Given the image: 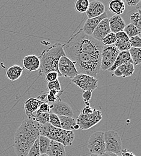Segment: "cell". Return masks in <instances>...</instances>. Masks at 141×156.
Wrapping results in <instances>:
<instances>
[{"instance_id": "cell-1", "label": "cell", "mask_w": 141, "mask_h": 156, "mask_svg": "<svg viewBox=\"0 0 141 156\" xmlns=\"http://www.w3.org/2000/svg\"><path fill=\"white\" fill-rule=\"evenodd\" d=\"M103 47L100 41L86 35L82 29L73 33L68 41L63 44L65 55L74 63L78 73L94 78L100 71Z\"/></svg>"}, {"instance_id": "cell-2", "label": "cell", "mask_w": 141, "mask_h": 156, "mask_svg": "<svg viewBox=\"0 0 141 156\" xmlns=\"http://www.w3.org/2000/svg\"><path fill=\"white\" fill-rule=\"evenodd\" d=\"M41 124L31 119H26L16 130L14 137V148L18 156H28L29 150L40 136Z\"/></svg>"}, {"instance_id": "cell-3", "label": "cell", "mask_w": 141, "mask_h": 156, "mask_svg": "<svg viewBox=\"0 0 141 156\" xmlns=\"http://www.w3.org/2000/svg\"><path fill=\"white\" fill-rule=\"evenodd\" d=\"M62 56L65 55L63 50V44L61 43H55L43 50L38 57L40 60L39 75L45 76L51 72H56L60 75L58 69V63Z\"/></svg>"}, {"instance_id": "cell-4", "label": "cell", "mask_w": 141, "mask_h": 156, "mask_svg": "<svg viewBox=\"0 0 141 156\" xmlns=\"http://www.w3.org/2000/svg\"><path fill=\"white\" fill-rule=\"evenodd\" d=\"M40 135L61 143L64 147L72 145L75 139V134L73 131H67L61 128L54 127L49 122L41 125Z\"/></svg>"}, {"instance_id": "cell-5", "label": "cell", "mask_w": 141, "mask_h": 156, "mask_svg": "<svg viewBox=\"0 0 141 156\" xmlns=\"http://www.w3.org/2000/svg\"><path fill=\"white\" fill-rule=\"evenodd\" d=\"M120 52L114 44L103 46L101 54L100 70L104 72L111 68Z\"/></svg>"}, {"instance_id": "cell-6", "label": "cell", "mask_w": 141, "mask_h": 156, "mask_svg": "<svg viewBox=\"0 0 141 156\" xmlns=\"http://www.w3.org/2000/svg\"><path fill=\"white\" fill-rule=\"evenodd\" d=\"M105 152H109L119 156L122 151L121 137L114 130H108L104 133Z\"/></svg>"}, {"instance_id": "cell-7", "label": "cell", "mask_w": 141, "mask_h": 156, "mask_svg": "<svg viewBox=\"0 0 141 156\" xmlns=\"http://www.w3.org/2000/svg\"><path fill=\"white\" fill-rule=\"evenodd\" d=\"M102 113L100 111L94 109L93 112L89 114H82L77 118L76 122L79 129L86 130L91 129L98 124L102 119Z\"/></svg>"}, {"instance_id": "cell-8", "label": "cell", "mask_w": 141, "mask_h": 156, "mask_svg": "<svg viewBox=\"0 0 141 156\" xmlns=\"http://www.w3.org/2000/svg\"><path fill=\"white\" fill-rule=\"evenodd\" d=\"M88 148L91 154L101 156L105 153L104 132H97L91 135L88 142Z\"/></svg>"}, {"instance_id": "cell-9", "label": "cell", "mask_w": 141, "mask_h": 156, "mask_svg": "<svg viewBox=\"0 0 141 156\" xmlns=\"http://www.w3.org/2000/svg\"><path fill=\"white\" fill-rule=\"evenodd\" d=\"M72 82L78 86L83 91H89L93 92L97 88L98 80L85 74H78L72 79Z\"/></svg>"}, {"instance_id": "cell-10", "label": "cell", "mask_w": 141, "mask_h": 156, "mask_svg": "<svg viewBox=\"0 0 141 156\" xmlns=\"http://www.w3.org/2000/svg\"><path fill=\"white\" fill-rule=\"evenodd\" d=\"M58 69L61 77L72 79L79 74L74 63L66 56L61 57L58 63Z\"/></svg>"}, {"instance_id": "cell-11", "label": "cell", "mask_w": 141, "mask_h": 156, "mask_svg": "<svg viewBox=\"0 0 141 156\" xmlns=\"http://www.w3.org/2000/svg\"><path fill=\"white\" fill-rule=\"evenodd\" d=\"M50 105V113L56 114L58 116H65L73 117L74 115L73 111L71 107L66 103L61 100L55 103H52Z\"/></svg>"}, {"instance_id": "cell-12", "label": "cell", "mask_w": 141, "mask_h": 156, "mask_svg": "<svg viewBox=\"0 0 141 156\" xmlns=\"http://www.w3.org/2000/svg\"><path fill=\"white\" fill-rule=\"evenodd\" d=\"M111 33V31L109 24V19L105 18L102 20L98 24L93 33L91 37L93 39L101 42L102 39Z\"/></svg>"}, {"instance_id": "cell-13", "label": "cell", "mask_w": 141, "mask_h": 156, "mask_svg": "<svg viewBox=\"0 0 141 156\" xmlns=\"http://www.w3.org/2000/svg\"><path fill=\"white\" fill-rule=\"evenodd\" d=\"M44 103L37 98H30L24 103L25 114L28 119H34V114L39 110L41 105Z\"/></svg>"}, {"instance_id": "cell-14", "label": "cell", "mask_w": 141, "mask_h": 156, "mask_svg": "<svg viewBox=\"0 0 141 156\" xmlns=\"http://www.w3.org/2000/svg\"><path fill=\"white\" fill-rule=\"evenodd\" d=\"M104 12V5L99 1H93L90 2L86 15L88 19H90L100 16Z\"/></svg>"}, {"instance_id": "cell-15", "label": "cell", "mask_w": 141, "mask_h": 156, "mask_svg": "<svg viewBox=\"0 0 141 156\" xmlns=\"http://www.w3.org/2000/svg\"><path fill=\"white\" fill-rule=\"evenodd\" d=\"M108 18V15L106 12L102 14L100 16L88 19L85 22L83 28L82 29L83 32L89 36H91L93 33L94 32V30L98 25V24L102 20Z\"/></svg>"}, {"instance_id": "cell-16", "label": "cell", "mask_w": 141, "mask_h": 156, "mask_svg": "<svg viewBox=\"0 0 141 156\" xmlns=\"http://www.w3.org/2000/svg\"><path fill=\"white\" fill-rule=\"evenodd\" d=\"M109 24L111 33L116 34L122 31L126 24L120 15H114L109 19Z\"/></svg>"}, {"instance_id": "cell-17", "label": "cell", "mask_w": 141, "mask_h": 156, "mask_svg": "<svg viewBox=\"0 0 141 156\" xmlns=\"http://www.w3.org/2000/svg\"><path fill=\"white\" fill-rule=\"evenodd\" d=\"M25 69L29 72L39 70L40 67V60L38 57L34 55H30L25 57L22 61Z\"/></svg>"}, {"instance_id": "cell-18", "label": "cell", "mask_w": 141, "mask_h": 156, "mask_svg": "<svg viewBox=\"0 0 141 156\" xmlns=\"http://www.w3.org/2000/svg\"><path fill=\"white\" fill-rule=\"evenodd\" d=\"M135 72L134 65L132 63H126L119 66L113 72V75L117 77L126 78L132 76Z\"/></svg>"}, {"instance_id": "cell-19", "label": "cell", "mask_w": 141, "mask_h": 156, "mask_svg": "<svg viewBox=\"0 0 141 156\" xmlns=\"http://www.w3.org/2000/svg\"><path fill=\"white\" fill-rule=\"evenodd\" d=\"M126 63H132L133 64L132 60L130 57V54L129 51H123V52H120L116 59L114 64L113 66L109 68L108 71L109 72H114V71L118 68L119 66L121 65H123Z\"/></svg>"}, {"instance_id": "cell-20", "label": "cell", "mask_w": 141, "mask_h": 156, "mask_svg": "<svg viewBox=\"0 0 141 156\" xmlns=\"http://www.w3.org/2000/svg\"><path fill=\"white\" fill-rule=\"evenodd\" d=\"M46 154L48 156H65V147L61 143L51 140Z\"/></svg>"}, {"instance_id": "cell-21", "label": "cell", "mask_w": 141, "mask_h": 156, "mask_svg": "<svg viewBox=\"0 0 141 156\" xmlns=\"http://www.w3.org/2000/svg\"><path fill=\"white\" fill-rule=\"evenodd\" d=\"M125 3L121 0L111 1L108 5L109 11L116 15L122 14L125 10Z\"/></svg>"}, {"instance_id": "cell-22", "label": "cell", "mask_w": 141, "mask_h": 156, "mask_svg": "<svg viewBox=\"0 0 141 156\" xmlns=\"http://www.w3.org/2000/svg\"><path fill=\"white\" fill-rule=\"evenodd\" d=\"M23 68L18 65H13L10 67L6 71V76L10 80L15 81L21 77L23 73Z\"/></svg>"}, {"instance_id": "cell-23", "label": "cell", "mask_w": 141, "mask_h": 156, "mask_svg": "<svg viewBox=\"0 0 141 156\" xmlns=\"http://www.w3.org/2000/svg\"><path fill=\"white\" fill-rule=\"evenodd\" d=\"M60 121L61 129L67 130H74V127L77 124L76 119L73 117L58 116Z\"/></svg>"}, {"instance_id": "cell-24", "label": "cell", "mask_w": 141, "mask_h": 156, "mask_svg": "<svg viewBox=\"0 0 141 156\" xmlns=\"http://www.w3.org/2000/svg\"><path fill=\"white\" fill-rule=\"evenodd\" d=\"M123 31L127 34L129 39L136 36L141 37V30H139L137 27L131 23L125 27Z\"/></svg>"}, {"instance_id": "cell-25", "label": "cell", "mask_w": 141, "mask_h": 156, "mask_svg": "<svg viewBox=\"0 0 141 156\" xmlns=\"http://www.w3.org/2000/svg\"><path fill=\"white\" fill-rule=\"evenodd\" d=\"M130 55L133 62V64L135 66L139 65L141 62V48H131L129 50Z\"/></svg>"}, {"instance_id": "cell-26", "label": "cell", "mask_w": 141, "mask_h": 156, "mask_svg": "<svg viewBox=\"0 0 141 156\" xmlns=\"http://www.w3.org/2000/svg\"><path fill=\"white\" fill-rule=\"evenodd\" d=\"M38 139H39L41 154H46V152L50 145L51 140L48 138L47 137L41 136V135H40V136L39 137Z\"/></svg>"}, {"instance_id": "cell-27", "label": "cell", "mask_w": 141, "mask_h": 156, "mask_svg": "<svg viewBox=\"0 0 141 156\" xmlns=\"http://www.w3.org/2000/svg\"><path fill=\"white\" fill-rule=\"evenodd\" d=\"M62 91H56V90H50L48 92L47 94V101L50 103H55L57 101H61L60 96Z\"/></svg>"}, {"instance_id": "cell-28", "label": "cell", "mask_w": 141, "mask_h": 156, "mask_svg": "<svg viewBox=\"0 0 141 156\" xmlns=\"http://www.w3.org/2000/svg\"><path fill=\"white\" fill-rule=\"evenodd\" d=\"M89 4L90 2L88 0H78L75 3V7L76 10L79 13H86Z\"/></svg>"}, {"instance_id": "cell-29", "label": "cell", "mask_w": 141, "mask_h": 156, "mask_svg": "<svg viewBox=\"0 0 141 156\" xmlns=\"http://www.w3.org/2000/svg\"><path fill=\"white\" fill-rule=\"evenodd\" d=\"M50 113H35L33 120L36 121L41 125L49 122Z\"/></svg>"}, {"instance_id": "cell-30", "label": "cell", "mask_w": 141, "mask_h": 156, "mask_svg": "<svg viewBox=\"0 0 141 156\" xmlns=\"http://www.w3.org/2000/svg\"><path fill=\"white\" fill-rule=\"evenodd\" d=\"M114 45L120 52L127 51L132 48L129 41H123L117 39Z\"/></svg>"}, {"instance_id": "cell-31", "label": "cell", "mask_w": 141, "mask_h": 156, "mask_svg": "<svg viewBox=\"0 0 141 156\" xmlns=\"http://www.w3.org/2000/svg\"><path fill=\"white\" fill-rule=\"evenodd\" d=\"M116 41L117 38L115 34L112 33H111L102 39L101 43L103 46H110L114 44Z\"/></svg>"}, {"instance_id": "cell-32", "label": "cell", "mask_w": 141, "mask_h": 156, "mask_svg": "<svg viewBox=\"0 0 141 156\" xmlns=\"http://www.w3.org/2000/svg\"><path fill=\"white\" fill-rule=\"evenodd\" d=\"M141 13L139 12H136L133 13L130 16V20L131 21V23L137 27L139 30L141 28Z\"/></svg>"}, {"instance_id": "cell-33", "label": "cell", "mask_w": 141, "mask_h": 156, "mask_svg": "<svg viewBox=\"0 0 141 156\" xmlns=\"http://www.w3.org/2000/svg\"><path fill=\"white\" fill-rule=\"evenodd\" d=\"M41 154L39 139H37L30 148L28 156H40Z\"/></svg>"}, {"instance_id": "cell-34", "label": "cell", "mask_w": 141, "mask_h": 156, "mask_svg": "<svg viewBox=\"0 0 141 156\" xmlns=\"http://www.w3.org/2000/svg\"><path fill=\"white\" fill-rule=\"evenodd\" d=\"M49 123L53 127L56 128H61L60 121L58 115L56 114L50 113Z\"/></svg>"}, {"instance_id": "cell-35", "label": "cell", "mask_w": 141, "mask_h": 156, "mask_svg": "<svg viewBox=\"0 0 141 156\" xmlns=\"http://www.w3.org/2000/svg\"><path fill=\"white\" fill-rule=\"evenodd\" d=\"M48 89L49 91L50 90H56V91H61V85L59 80L58 79L52 81V82H49L47 85Z\"/></svg>"}, {"instance_id": "cell-36", "label": "cell", "mask_w": 141, "mask_h": 156, "mask_svg": "<svg viewBox=\"0 0 141 156\" xmlns=\"http://www.w3.org/2000/svg\"><path fill=\"white\" fill-rule=\"evenodd\" d=\"M129 42L130 43L132 48H141V37L138 36L130 38Z\"/></svg>"}, {"instance_id": "cell-37", "label": "cell", "mask_w": 141, "mask_h": 156, "mask_svg": "<svg viewBox=\"0 0 141 156\" xmlns=\"http://www.w3.org/2000/svg\"><path fill=\"white\" fill-rule=\"evenodd\" d=\"M50 111L51 108L49 104L47 102H44L41 105L39 110L36 113H50Z\"/></svg>"}, {"instance_id": "cell-38", "label": "cell", "mask_w": 141, "mask_h": 156, "mask_svg": "<svg viewBox=\"0 0 141 156\" xmlns=\"http://www.w3.org/2000/svg\"><path fill=\"white\" fill-rule=\"evenodd\" d=\"M46 80L49 82H52L54 81L57 79H58V77H61L59 73H58L56 72H49L46 74V75L45 76Z\"/></svg>"}, {"instance_id": "cell-39", "label": "cell", "mask_w": 141, "mask_h": 156, "mask_svg": "<svg viewBox=\"0 0 141 156\" xmlns=\"http://www.w3.org/2000/svg\"><path fill=\"white\" fill-rule=\"evenodd\" d=\"M82 98L83 99L84 103L86 106H90L89 101L91 100L92 97V92L89 91H85L83 92L82 95Z\"/></svg>"}, {"instance_id": "cell-40", "label": "cell", "mask_w": 141, "mask_h": 156, "mask_svg": "<svg viewBox=\"0 0 141 156\" xmlns=\"http://www.w3.org/2000/svg\"><path fill=\"white\" fill-rule=\"evenodd\" d=\"M115 34L116 38L117 40L123 41H129V37L127 36V34L123 31H120L119 33H117Z\"/></svg>"}, {"instance_id": "cell-41", "label": "cell", "mask_w": 141, "mask_h": 156, "mask_svg": "<svg viewBox=\"0 0 141 156\" xmlns=\"http://www.w3.org/2000/svg\"><path fill=\"white\" fill-rule=\"evenodd\" d=\"M139 1L140 0H126L125 2L129 6L133 7V6H136L139 3Z\"/></svg>"}, {"instance_id": "cell-42", "label": "cell", "mask_w": 141, "mask_h": 156, "mask_svg": "<svg viewBox=\"0 0 141 156\" xmlns=\"http://www.w3.org/2000/svg\"><path fill=\"white\" fill-rule=\"evenodd\" d=\"M121 156H136L135 154L132 153V152H130L129 150H127V149H124L122 150L121 151Z\"/></svg>"}, {"instance_id": "cell-43", "label": "cell", "mask_w": 141, "mask_h": 156, "mask_svg": "<svg viewBox=\"0 0 141 156\" xmlns=\"http://www.w3.org/2000/svg\"><path fill=\"white\" fill-rule=\"evenodd\" d=\"M47 94H48V93H47V92L41 91V95H40L38 98H37V99H39V100H40L41 101L45 102V101H44V100L46 98Z\"/></svg>"}, {"instance_id": "cell-44", "label": "cell", "mask_w": 141, "mask_h": 156, "mask_svg": "<svg viewBox=\"0 0 141 156\" xmlns=\"http://www.w3.org/2000/svg\"><path fill=\"white\" fill-rule=\"evenodd\" d=\"M101 156H120L116 154L112 153H109V152H105L104 153H103Z\"/></svg>"}, {"instance_id": "cell-45", "label": "cell", "mask_w": 141, "mask_h": 156, "mask_svg": "<svg viewBox=\"0 0 141 156\" xmlns=\"http://www.w3.org/2000/svg\"><path fill=\"white\" fill-rule=\"evenodd\" d=\"M136 9L138 10V12H139V13H141V1L140 0V1L139 2V3L136 5Z\"/></svg>"}, {"instance_id": "cell-46", "label": "cell", "mask_w": 141, "mask_h": 156, "mask_svg": "<svg viewBox=\"0 0 141 156\" xmlns=\"http://www.w3.org/2000/svg\"><path fill=\"white\" fill-rule=\"evenodd\" d=\"M79 126L76 124L75 126V127H74V130H79Z\"/></svg>"}, {"instance_id": "cell-47", "label": "cell", "mask_w": 141, "mask_h": 156, "mask_svg": "<svg viewBox=\"0 0 141 156\" xmlns=\"http://www.w3.org/2000/svg\"><path fill=\"white\" fill-rule=\"evenodd\" d=\"M90 156H101L99 155H97V154H91V155Z\"/></svg>"}, {"instance_id": "cell-48", "label": "cell", "mask_w": 141, "mask_h": 156, "mask_svg": "<svg viewBox=\"0 0 141 156\" xmlns=\"http://www.w3.org/2000/svg\"><path fill=\"white\" fill-rule=\"evenodd\" d=\"M40 156H48L46 154H41Z\"/></svg>"}]
</instances>
